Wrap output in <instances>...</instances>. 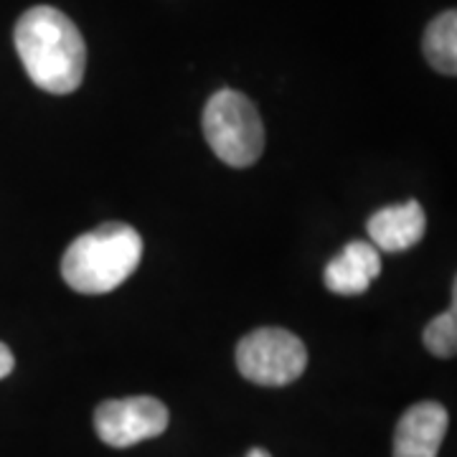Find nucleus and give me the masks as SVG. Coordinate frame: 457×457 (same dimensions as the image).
Here are the masks:
<instances>
[{
	"label": "nucleus",
	"mask_w": 457,
	"mask_h": 457,
	"mask_svg": "<svg viewBox=\"0 0 457 457\" xmlns=\"http://www.w3.org/2000/svg\"><path fill=\"white\" fill-rule=\"evenodd\" d=\"M16 51L31 82L49 95L79 89L87 66V46L74 21L51 8L36 5L18 18Z\"/></svg>",
	"instance_id": "nucleus-1"
},
{
	"label": "nucleus",
	"mask_w": 457,
	"mask_h": 457,
	"mask_svg": "<svg viewBox=\"0 0 457 457\" xmlns=\"http://www.w3.org/2000/svg\"><path fill=\"white\" fill-rule=\"evenodd\" d=\"M143 260V237L122 221L77 237L62 257V278L82 295L112 293L130 278Z\"/></svg>",
	"instance_id": "nucleus-2"
},
{
	"label": "nucleus",
	"mask_w": 457,
	"mask_h": 457,
	"mask_svg": "<svg viewBox=\"0 0 457 457\" xmlns=\"http://www.w3.org/2000/svg\"><path fill=\"white\" fill-rule=\"evenodd\" d=\"M204 135L213 155L231 168H249L260 161L264 150V125L242 92L219 89L204 107Z\"/></svg>",
	"instance_id": "nucleus-3"
},
{
	"label": "nucleus",
	"mask_w": 457,
	"mask_h": 457,
	"mask_svg": "<svg viewBox=\"0 0 457 457\" xmlns=\"http://www.w3.org/2000/svg\"><path fill=\"white\" fill-rule=\"evenodd\" d=\"M308 366V348L285 328H257L237 345L239 374L260 386H287Z\"/></svg>",
	"instance_id": "nucleus-4"
},
{
	"label": "nucleus",
	"mask_w": 457,
	"mask_h": 457,
	"mask_svg": "<svg viewBox=\"0 0 457 457\" xmlns=\"http://www.w3.org/2000/svg\"><path fill=\"white\" fill-rule=\"evenodd\" d=\"M99 440L110 447H132L161 437L168 429V409L153 396H128L102 402L95 411Z\"/></svg>",
	"instance_id": "nucleus-5"
},
{
	"label": "nucleus",
	"mask_w": 457,
	"mask_h": 457,
	"mask_svg": "<svg viewBox=\"0 0 457 457\" xmlns=\"http://www.w3.org/2000/svg\"><path fill=\"white\" fill-rule=\"evenodd\" d=\"M447 425V409L437 402L409 407L394 432V457H437Z\"/></svg>",
	"instance_id": "nucleus-6"
},
{
	"label": "nucleus",
	"mask_w": 457,
	"mask_h": 457,
	"mask_svg": "<svg viewBox=\"0 0 457 457\" xmlns=\"http://www.w3.org/2000/svg\"><path fill=\"white\" fill-rule=\"evenodd\" d=\"M369 237L371 245L378 252H404L422 242L427 231L425 209L420 206V201H404L396 206H386L369 219Z\"/></svg>",
	"instance_id": "nucleus-7"
},
{
	"label": "nucleus",
	"mask_w": 457,
	"mask_h": 457,
	"mask_svg": "<svg viewBox=\"0 0 457 457\" xmlns=\"http://www.w3.org/2000/svg\"><path fill=\"white\" fill-rule=\"evenodd\" d=\"M381 272V252L371 242H348L328 262L323 282L336 295H361Z\"/></svg>",
	"instance_id": "nucleus-8"
},
{
	"label": "nucleus",
	"mask_w": 457,
	"mask_h": 457,
	"mask_svg": "<svg viewBox=\"0 0 457 457\" xmlns=\"http://www.w3.org/2000/svg\"><path fill=\"white\" fill-rule=\"evenodd\" d=\"M427 62L440 74L455 77L457 74V13L445 11L435 18L425 31L422 41Z\"/></svg>",
	"instance_id": "nucleus-9"
},
{
	"label": "nucleus",
	"mask_w": 457,
	"mask_h": 457,
	"mask_svg": "<svg viewBox=\"0 0 457 457\" xmlns=\"http://www.w3.org/2000/svg\"><path fill=\"white\" fill-rule=\"evenodd\" d=\"M425 345L427 351L437 359H453L457 353V305L453 300V305L447 311L432 318L425 328Z\"/></svg>",
	"instance_id": "nucleus-10"
},
{
	"label": "nucleus",
	"mask_w": 457,
	"mask_h": 457,
	"mask_svg": "<svg viewBox=\"0 0 457 457\" xmlns=\"http://www.w3.org/2000/svg\"><path fill=\"white\" fill-rule=\"evenodd\" d=\"M13 366H16V359L11 353V348L5 343H0V378H5V376L11 374Z\"/></svg>",
	"instance_id": "nucleus-11"
},
{
	"label": "nucleus",
	"mask_w": 457,
	"mask_h": 457,
	"mask_svg": "<svg viewBox=\"0 0 457 457\" xmlns=\"http://www.w3.org/2000/svg\"><path fill=\"white\" fill-rule=\"evenodd\" d=\"M246 457H272L264 447H252L249 453H246Z\"/></svg>",
	"instance_id": "nucleus-12"
}]
</instances>
